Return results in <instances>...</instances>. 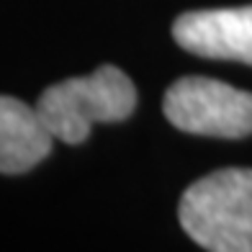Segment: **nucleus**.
<instances>
[{
	"instance_id": "5",
	"label": "nucleus",
	"mask_w": 252,
	"mask_h": 252,
	"mask_svg": "<svg viewBox=\"0 0 252 252\" xmlns=\"http://www.w3.org/2000/svg\"><path fill=\"white\" fill-rule=\"evenodd\" d=\"M57 139L41 121L36 103L0 95V173L18 175L47 159Z\"/></svg>"
},
{
	"instance_id": "3",
	"label": "nucleus",
	"mask_w": 252,
	"mask_h": 252,
	"mask_svg": "<svg viewBox=\"0 0 252 252\" xmlns=\"http://www.w3.org/2000/svg\"><path fill=\"white\" fill-rule=\"evenodd\" d=\"M175 129L214 139H245L252 134V93L214 77H180L162 100Z\"/></svg>"
},
{
	"instance_id": "1",
	"label": "nucleus",
	"mask_w": 252,
	"mask_h": 252,
	"mask_svg": "<svg viewBox=\"0 0 252 252\" xmlns=\"http://www.w3.org/2000/svg\"><path fill=\"white\" fill-rule=\"evenodd\" d=\"M178 219L206 252H252V167H224L188 186Z\"/></svg>"
},
{
	"instance_id": "4",
	"label": "nucleus",
	"mask_w": 252,
	"mask_h": 252,
	"mask_svg": "<svg viewBox=\"0 0 252 252\" xmlns=\"http://www.w3.org/2000/svg\"><path fill=\"white\" fill-rule=\"evenodd\" d=\"M173 36L186 52L206 60L252 64V5L183 13L173 24Z\"/></svg>"
},
{
	"instance_id": "2",
	"label": "nucleus",
	"mask_w": 252,
	"mask_h": 252,
	"mask_svg": "<svg viewBox=\"0 0 252 252\" xmlns=\"http://www.w3.org/2000/svg\"><path fill=\"white\" fill-rule=\"evenodd\" d=\"M39 116L54 139L80 144L93 124H116L136 108V88L113 64H100L93 75L70 77L47 88L36 100Z\"/></svg>"
}]
</instances>
